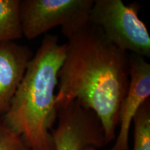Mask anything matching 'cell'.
Segmentation results:
<instances>
[{
    "mask_svg": "<svg viewBox=\"0 0 150 150\" xmlns=\"http://www.w3.org/2000/svg\"><path fill=\"white\" fill-rule=\"evenodd\" d=\"M51 130L55 150H99L107 145L99 117L74 101L57 110Z\"/></svg>",
    "mask_w": 150,
    "mask_h": 150,
    "instance_id": "cell-5",
    "label": "cell"
},
{
    "mask_svg": "<svg viewBox=\"0 0 150 150\" xmlns=\"http://www.w3.org/2000/svg\"><path fill=\"white\" fill-rule=\"evenodd\" d=\"M33 54L16 41L0 43V115L10 108Z\"/></svg>",
    "mask_w": 150,
    "mask_h": 150,
    "instance_id": "cell-7",
    "label": "cell"
},
{
    "mask_svg": "<svg viewBox=\"0 0 150 150\" xmlns=\"http://www.w3.org/2000/svg\"><path fill=\"white\" fill-rule=\"evenodd\" d=\"M132 150H150V99L140 106L133 120Z\"/></svg>",
    "mask_w": 150,
    "mask_h": 150,
    "instance_id": "cell-9",
    "label": "cell"
},
{
    "mask_svg": "<svg viewBox=\"0 0 150 150\" xmlns=\"http://www.w3.org/2000/svg\"><path fill=\"white\" fill-rule=\"evenodd\" d=\"M0 150H30L21 137L0 122Z\"/></svg>",
    "mask_w": 150,
    "mask_h": 150,
    "instance_id": "cell-10",
    "label": "cell"
},
{
    "mask_svg": "<svg viewBox=\"0 0 150 150\" xmlns=\"http://www.w3.org/2000/svg\"><path fill=\"white\" fill-rule=\"evenodd\" d=\"M130 80L119 112V132L110 150H129L133 120L140 106L150 99V64L145 58L129 54Z\"/></svg>",
    "mask_w": 150,
    "mask_h": 150,
    "instance_id": "cell-6",
    "label": "cell"
},
{
    "mask_svg": "<svg viewBox=\"0 0 150 150\" xmlns=\"http://www.w3.org/2000/svg\"><path fill=\"white\" fill-rule=\"evenodd\" d=\"M139 10L137 4L127 5L122 0H95L89 22L122 51L149 58L150 35Z\"/></svg>",
    "mask_w": 150,
    "mask_h": 150,
    "instance_id": "cell-3",
    "label": "cell"
},
{
    "mask_svg": "<svg viewBox=\"0 0 150 150\" xmlns=\"http://www.w3.org/2000/svg\"><path fill=\"white\" fill-rule=\"evenodd\" d=\"M65 51L66 44L60 43L58 36L45 35L3 116V123L30 150H55L51 130L57 119L58 76Z\"/></svg>",
    "mask_w": 150,
    "mask_h": 150,
    "instance_id": "cell-2",
    "label": "cell"
},
{
    "mask_svg": "<svg viewBox=\"0 0 150 150\" xmlns=\"http://www.w3.org/2000/svg\"><path fill=\"white\" fill-rule=\"evenodd\" d=\"M66 38L58 76L56 109L76 101L92 110L110 143L117 136L120 108L128 91L129 54L112 44L90 22Z\"/></svg>",
    "mask_w": 150,
    "mask_h": 150,
    "instance_id": "cell-1",
    "label": "cell"
},
{
    "mask_svg": "<svg viewBox=\"0 0 150 150\" xmlns=\"http://www.w3.org/2000/svg\"><path fill=\"white\" fill-rule=\"evenodd\" d=\"M20 0H0V43L23 36L20 20Z\"/></svg>",
    "mask_w": 150,
    "mask_h": 150,
    "instance_id": "cell-8",
    "label": "cell"
},
{
    "mask_svg": "<svg viewBox=\"0 0 150 150\" xmlns=\"http://www.w3.org/2000/svg\"><path fill=\"white\" fill-rule=\"evenodd\" d=\"M95 0H20L22 35L32 40L56 27L66 38L89 22Z\"/></svg>",
    "mask_w": 150,
    "mask_h": 150,
    "instance_id": "cell-4",
    "label": "cell"
}]
</instances>
